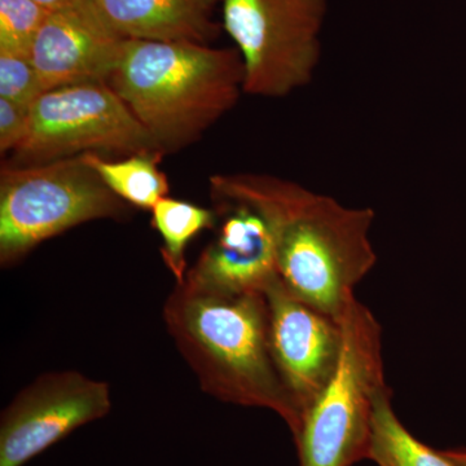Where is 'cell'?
I'll return each mask as SVG.
<instances>
[{
	"label": "cell",
	"mask_w": 466,
	"mask_h": 466,
	"mask_svg": "<svg viewBox=\"0 0 466 466\" xmlns=\"http://www.w3.org/2000/svg\"><path fill=\"white\" fill-rule=\"evenodd\" d=\"M368 459L379 466H456L443 451L413 437L395 415L390 389L377 395Z\"/></svg>",
	"instance_id": "14"
},
{
	"label": "cell",
	"mask_w": 466,
	"mask_h": 466,
	"mask_svg": "<svg viewBox=\"0 0 466 466\" xmlns=\"http://www.w3.org/2000/svg\"><path fill=\"white\" fill-rule=\"evenodd\" d=\"M443 453L456 466H466V450L443 451Z\"/></svg>",
	"instance_id": "20"
},
{
	"label": "cell",
	"mask_w": 466,
	"mask_h": 466,
	"mask_svg": "<svg viewBox=\"0 0 466 466\" xmlns=\"http://www.w3.org/2000/svg\"><path fill=\"white\" fill-rule=\"evenodd\" d=\"M216 238L184 280L222 294L265 293L280 279L274 238L263 218L247 205L211 201Z\"/></svg>",
	"instance_id": "10"
},
{
	"label": "cell",
	"mask_w": 466,
	"mask_h": 466,
	"mask_svg": "<svg viewBox=\"0 0 466 466\" xmlns=\"http://www.w3.org/2000/svg\"><path fill=\"white\" fill-rule=\"evenodd\" d=\"M211 201L247 205L274 238L285 287L312 308L341 320L354 289L376 265L370 241L375 211L349 208L330 196L269 174L210 177Z\"/></svg>",
	"instance_id": "1"
},
{
	"label": "cell",
	"mask_w": 466,
	"mask_h": 466,
	"mask_svg": "<svg viewBox=\"0 0 466 466\" xmlns=\"http://www.w3.org/2000/svg\"><path fill=\"white\" fill-rule=\"evenodd\" d=\"M162 156L164 153H143L112 161L97 153H84L82 157L118 198L131 207L152 210L167 198L170 189L167 175L158 168Z\"/></svg>",
	"instance_id": "13"
},
{
	"label": "cell",
	"mask_w": 466,
	"mask_h": 466,
	"mask_svg": "<svg viewBox=\"0 0 466 466\" xmlns=\"http://www.w3.org/2000/svg\"><path fill=\"white\" fill-rule=\"evenodd\" d=\"M30 108L0 97V150L17 148L25 137L29 126Z\"/></svg>",
	"instance_id": "18"
},
{
	"label": "cell",
	"mask_w": 466,
	"mask_h": 466,
	"mask_svg": "<svg viewBox=\"0 0 466 466\" xmlns=\"http://www.w3.org/2000/svg\"><path fill=\"white\" fill-rule=\"evenodd\" d=\"M106 84L167 155L198 142L238 104L244 66L238 48L126 39Z\"/></svg>",
	"instance_id": "3"
},
{
	"label": "cell",
	"mask_w": 466,
	"mask_h": 466,
	"mask_svg": "<svg viewBox=\"0 0 466 466\" xmlns=\"http://www.w3.org/2000/svg\"><path fill=\"white\" fill-rule=\"evenodd\" d=\"M266 297L276 366L303 420L339 366L341 323L294 296L281 279Z\"/></svg>",
	"instance_id": "9"
},
{
	"label": "cell",
	"mask_w": 466,
	"mask_h": 466,
	"mask_svg": "<svg viewBox=\"0 0 466 466\" xmlns=\"http://www.w3.org/2000/svg\"><path fill=\"white\" fill-rule=\"evenodd\" d=\"M126 39L101 20L90 0L51 11L30 51L46 92L64 86L108 82Z\"/></svg>",
	"instance_id": "11"
},
{
	"label": "cell",
	"mask_w": 466,
	"mask_h": 466,
	"mask_svg": "<svg viewBox=\"0 0 466 466\" xmlns=\"http://www.w3.org/2000/svg\"><path fill=\"white\" fill-rule=\"evenodd\" d=\"M339 323V366L294 437L300 466H352L368 459L376 398L388 388L375 315L355 299Z\"/></svg>",
	"instance_id": "4"
},
{
	"label": "cell",
	"mask_w": 466,
	"mask_h": 466,
	"mask_svg": "<svg viewBox=\"0 0 466 466\" xmlns=\"http://www.w3.org/2000/svg\"><path fill=\"white\" fill-rule=\"evenodd\" d=\"M222 11L244 66V94L285 97L311 84L328 0H223Z\"/></svg>",
	"instance_id": "6"
},
{
	"label": "cell",
	"mask_w": 466,
	"mask_h": 466,
	"mask_svg": "<svg viewBox=\"0 0 466 466\" xmlns=\"http://www.w3.org/2000/svg\"><path fill=\"white\" fill-rule=\"evenodd\" d=\"M33 2L38 3L42 7L47 8L48 11H56L58 8L66 7V5L79 2V0H33Z\"/></svg>",
	"instance_id": "19"
},
{
	"label": "cell",
	"mask_w": 466,
	"mask_h": 466,
	"mask_svg": "<svg viewBox=\"0 0 466 466\" xmlns=\"http://www.w3.org/2000/svg\"><path fill=\"white\" fill-rule=\"evenodd\" d=\"M101 20L124 39L208 46L223 25L216 11L223 0H90Z\"/></svg>",
	"instance_id": "12"
},
{
	"label": "cell",
	"mask_w": 466,
	"mask_h": 466,
	"mask_svg": "<svg viewBox=\"0 0 466 466\" xmlns=\"http://www.w3.org/2000/svg\"><path fill=\"white\" fill-rule=\"evenodd\" d=\"M131 205L104 183L82 155L7 165L0 177V262L15 265L34 248L91 220H122Z\"/></svg>",
	"instance_id": "5"
},
{
	"label": "cell",
	"mask_w": 466,
	"mask_h": 466,
	"mask_svg": "<svg viewBox=\"0 0 466 466\" xmlns=\"http://www.w3.org/2000/svg\"><path fill=\"white\" fill-rule=\"evenodd\" d=\"M112 410L108 383L76 370L43 373L0 417V466H24Z\"/></svg>",
	"instance_id": "8"
},
{
	"label": "cell",
	"mask_w": 466,
	"mask_h": 466,
	"mask_svg": "<svg viewBox=\"0 0 466 466\" xmlns=\"http://www.w3.org/2000/svg\"><path fill=\"white\" fill-rule=\"evenodd\" d=\"M50 12L33 0H0V54L29 57Z\"/></svg>",
	"instance_id": "16"
},
{
	"label": "cell",
	"mask_w": 466,
	"mask_h": 466,
	"mask_svg": "<svg viewBox=\"0 0 466 466\" xmlns=\"http://www.w3.org/2000/svg\"><path fill=\"white\" fill-rule=\"evenodd\" d=\"M45 92L29 57L0 54V97L30 108Z\"/></svg>",
	"instance_id": "17"
},
{
	"label": "cell",
	"mask_w": 466,
	"mask_h": 466,
	"mask_svg": "<svg viewBox=\"0 0 466 466\" xmlns=\"http://www.w3.org/2000/svg\"><path fill=\"white\" fill-rule=\"evenodd\" d=\"M214 208L165 198L152 208V226L162 238L161 256L177 283L188 272L186 250L189 241L204 229L216 228Z\"/></svg>",
	"instance_id": "15"
},
{
	"label": "cell",
	"mask_w": 466,
	"mask_h": 466,
	"mask_svg": "<svg viewBox=\"0 0 466 466\" xmlns=\"http://www.w3.org/2000/svg\"><path fill=\"white\" fill-rule=\"evenodd\" d=\"M153 152L164 153L106 82L64 86L42 94L30 106L25 137L14 150L18 165L84 153L128 157Z\"/></svg>",
	"instance_id": "7"
},
{
	"label": "cell",
	"mask_w": 466,
	"mask_h": 466,
	"mask_svg": "<svg viewBox=\"0 0 466 466\" xmlns=\"http://www.w3.org/2000/svg\"><path fill=\"white\" fill-rule=\"evenodd\" d=\"M162 317L202 390L225 403L271 410L296 437L302 417L276 366L265 293L222 294L183 280L168 294Z\"/></svg>",
	"instance_id": "2"
}]
</instances>
